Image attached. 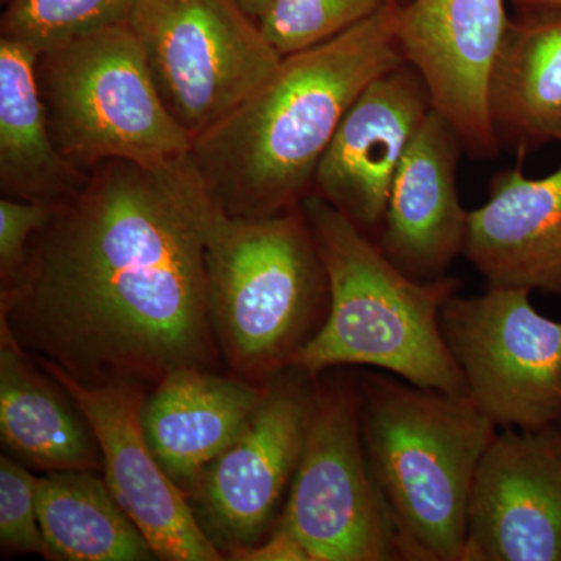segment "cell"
Wrapping results in <instances>:
<instances>
[{
	"instance_id": "28",
	"label": "cell",
	"mask_w": 561,
	"mask_h": 561,
	"mask_svg": "<svg viewBox=\"0 0 561 561\" xmlns=\"http://www.w3.org/2000/svg\"><path fill=\"white\" fill-rule=\"evenodd\" d=\"M239 2H241V5L251 18H254V20L260 22L262 16H264L265 11L271 7L273 0H239Z\"/></svg>"
},
{
	"instance_id": "15",
	"label": "cell",
	"mask_w": 561,
	"mask_h": 561,
	"mask_svg": "<svg viewBox=\"0 0 561 561\" xmlns=\"http://www.w3.org/2000/svg\"><path fill=\"white\" fill-rule=\"evenodd\" d=\"M461 153L453 125L432 110L402 157L376 243L409 278H445L463 254L470 210L457 190Z\"/></svg>"
},
{
	"instance_id": "19",
	"label": "cell",
	"mask_w": 561,
	"mask_h": 561,
	"mask_svg": "<svg viewBox=\"0 0 561 561\" xmlns=\"http://www.w3.org/2000/svg\"><path fill=\"white\" fill-rule=\"evenodd\" d=\"M0 437L10 457L49 474L103 471L90 421L54 376L0 332Z\"/></svg>"
},
{
	"instance_id": "9",
	"label": "cell",
	"mask_w": 561,
	"mask_h": 561,
	"mask_svg": "<svg viewBox=\"0 0 561 561\" xmlns=\"http://www.w3.org/2000/svg\"><path fill=\"white\" fill-rule=\"evenodd\" d=\"M530 294L490 287L482 297L453 295L442 309L443 335L468 394L504 430L561 421V321L541 316Z\"/></svg>"
},
{
	"instance_id": "21",
	"label": "cell",
	"mask_w": 561,
	"mask_h": 561,
	"mask_svg": "<svg viewBox=\"0 0 561 561\" xmlns=\"http://www.w3.org/2000/svg\"><path fill=\"white\" fill-rule=\"evenodd\" d=\"M99 472L36 476V511L47 560L147 561L153 549Z\"/></svg>"
},
{
	"instance_id": "6",
	"label": "cell",
	"mask_w": 561,
	"mask_h": 561,
	"mask_svg": "<svg viewBox=\"0 0 561 561\" xmlns=\"http://www.w3.org/2000/svg\"><path fill=\"white\" fill-rule=\"evenodd\" d=\"M36 79L51 138L81 171L108 161L161 165L191 153L192 138L162 103L128 25L44 51Z\"/></svg>"
},
{
	"instance_id": "26",
	"label": "cell",
	"mask_w": 561,
	"mask_h": 561,
	"mask_svg": "<svg viewBox=\"0 0 561 561\" xmlns=\"http://www.w3.org/2000/svg\"><path fill=\"white\" fill-rule=\"evenodd\" d=\"M232 561H311L308 551L289 531L276 526L275 530L257 545L239 548L228 553Z\"/></svg>"
},
{
	"instance_id": "18",
	"label": "cell",
	"mask_w": 561,
	"mask_h": 561,
	"mask_svg": "<svg viewBox=\"0 0 561 561\" xmlns=\"http://www.w3.org/2000/svg\"><path fill=\"white\" fill-rule=\"evenodd\" d=\"M489 114L501 150L519 161L561 144V11H516L489 83Z\"/></svg>"
},
{
	"instance_id": "13",
	"label": "cell",
	"mask_w": 561,
	"mask_h": 561,
	"mask_svg": "<svg viewBox=\"0 0 561 561\" xmlns=\"http://www.w3.org/2000/svg\"><path fill=\"white\" fill-rule=\"evenodd\" d=\"M36 362L69 391L90 421L111 493L142 531L157 559L225 560L195 518L186 491L169 478L147 445L140 423L146 389L127 383L87 386L43 357Z\"/></svg>"
},
{
	"instance_id": "25",
	"label": "cell",
	"mask_w": 561,
	"mask_h": 561,
	"mask_svg": "<svg viewBox=\"0 0 561 561\" xmlns=\"http://www.w3.org/2000/svg\"><path fill=\"white\" fill-rule=\"evenodd\" d=\"M57 206L3 197L0 201V279L2 287L16 278L27 260L28 247L46 227Z\"/></svg>"
},
{
	"instance_id": "29",
	"label": "cell",
	"mask_w": 561,
	"mask_h": 561,
	"mask_svg": "<svg viewBox=\"0 0 561 561\" xmlns=\"http://www.w3.org/2000/svg\"><path fill=\"white\" fill-rule=\"evenodd\" d=\"M404 2H408V0H393L394 5H401Z\"/></svg>"
},
{
	"instance_id": "27",
	"label": "cell",
	"mask_w": 561,
	"mask_h": 561,
	"mask_svg": "<svg viewBox=\"0 0 561 561\" xmlns=\"http://www.w3.org/2000/svg\"><path fill=\"white\" fill-rule=\"evenodd\" d=\"M516 11H561V0H508Z\"/></svg>"
},
{
	"instance_id": "12",
	"label": "cell",
	"mask_w": 561,
	"mask_h": 561,
	"mask_svg": "<svg viewBox=\"0 0 561 561\" xmlns=\"http://www.w3.org/2000/svg\"><path fill=\"white\" fill-rule=\"evenodd\" d=\"M465 561H561V421L494 435L472 483Z\"/></svg>"
},
{
	"instance_id": "17",
	"label": "cell",
	"mask_w": 561,
	"mask_h": 561,
	"mask_svg": "<svg viewBox=\"0 0 561 561\" xmlns=\"http://www.w3.org/2000/svg\"><path fill=\"white\" fill-rule=\"evenodd\" d=\"M267 382L183 368L151 387L140 423L147 445L180 489L190 491L231 445L264 398Z\"/></svg>"
},
{
	"instance_id": "10",
	"label": "cell",
	"mask_w": 561,
	"mask_h": 561,
	"mask_svg": "<svg viewBox=\"0 0 561 561\" xmlns=\"http://www.w3.org/2000/svg\"><path fill=\"white\" fill-rule=\"evenodd\" d=\"M311 381L294 367L268 379L264 398L239 437L187 494L195 518L225 559L267 537L305 446Z\"/></svg>"
},
{
	"instance_id": "2",
	"label": "cell",
	"mask_w": 561,
	"mask_h": 561,
	"mask_svg": "<svg viewBox=\"0 0 561 561\" xmlns=\"http://www.w3.org/2000/svg\"><path fill=\"white\" fill-rule=\"evenodd\" d=\"M394 7L284 57L261 90L192 139L191 160L210 197L234 217H268L311 194L317 165L346 111L402 65Z\"/></svg>"
},
{
	"instance_id": "8",
	"label": "cell",
	"mask_w": 561,
	"mask_h": 561,
	"mask_svg": "<svg viewBox=\"0 0 561 561\" xmlns=\"http://www.w3.org/2000/svg\"><path fill=\"white\" fill-rule=\"evenodd\" d=\"M276 526L311 561L408 559L365 454L359 391L345 379L313 383L305 446Z\"/></svg>"
},
{
	"instance_id": "11",
	"label": "cell",
	"mask_w": 561,
	"mask_h": 561,
	"mask_svg": "<svg viewBox=\"0 0 561 561\" xmlns=\"http://www.w3.org/2000/svg\"><path fill=\"white\" fill-rule=\"evenodd\" d=\"M505 2L408 0L394 7L402 58L419 70L432 106L474 160H491L501 151L490 122L489 83L511 24Z\"/></svg>"
},
{
	"instance_id": "22",
	"label": "cell",
	"mask_w": 561,
	"mask_h": 561,
	"mask_svg": "<svg viewBox=\"0 0 561 561\" xmlns=\"http://www.w3.org/2000/svg\"><path fill=\"white\" fill-rule=\"evenodd\" d=\"M138 0H9L0 38L33 54L58 49L91 33L128 25Z\"/></svg>"
},
{
	"instance_id": "7",
	"label": "cell",
	"mask_w": 561,
	"mask_h": 561,
	"mask_svg": "<svg viewBox=\"0 0 561 561\" xmlns=\"http://www.w3.org/2000/svg\"><path fill=\"white\" fill-rule=\"evenodd\" d=\"M128 27L162 103L192 139L261 90L283 62L239 0H138Z\"/></svg>"
},
{
	"instance_id": "20",
	"label": "cell",
	"mask_w": 561,
	"mask_h": 561,
	"mask_svg": "<svg viewBox=\"0 0 561 561\" xmlns=\"http://www.w3.org/2000/svg\"><path fill=\"white\" fill-rule=\"evenodd\" d=\"M90 173L58 150L36 79V55L0 38V190L9 198L58 206Z\"/></svg>"
},
{
	"instance_id": "4",
	"label": "cell",
	"mask_w": 561,
	"mask_h": 561,
	"mask_svg": "<svg viewBox=\"0 0 561 561\" xmlns=\"http://www.w3.org/2000/svg\"><path fill=\"white\" fill-rule=\"evenodd\" d=\"M362 440L409 560L465 561L476 472L496 435L470 394L365 373Z\"/></svg>"
},
{
	"instance_id": "3",
	"label": "cell",
	"mask_w": 561,
	"mask_h": 561,
	"mask_svg": "<svg viewBox=\"0 0 561 561\" xmlns=\"http://www.w3.org/2000/svg\"><path fill=\"white\" fill-rule=\"evenodd\" d=\"M300 206L327 271L330 300L323 323L289 367L312 379L331 368H379L421 389L468 394L440 323L459 279L409 278L330 203L309 194Z\"/></svg>"
},
{
	"instance_id": "16",
	"label": "cell",
	"mask_w": 561,
	"mask_h": 561,
	"mask_svg": "<svg viewBox=\"0 0 561 561\" xmlns=\"http://www.w3.org/2000/svg\"><path fill=\"white\" fill-rule=\"evenodd\" d=\"M463 254L490 287L561 297V165L541 179L522 164L497 172L489 202L468 213Z\"/></svg>"
},
{
	"instance_id": "5",
	"label": "cell",
	"mask_w": 561,
	"mask_h": 561,
	"mask_svg": "<svg viewBox=\"0 0 561 561\" xmlns=\"http://www.w3.org/2000/svg\"><path fill=\"white\" fill-rule=\"evenodd\" d=\"M205 265L210 327L221 356L239 378L268 382L289 367L330 300L301 206L268 217H234L216 203Z\"/></svg>"
},
{
	"instance_id": "14",
	"label": "cell",
	"mask_w": 561,
	"mask_h": 561,
	"mask_svg": "<svg viewBox=\"0 0 561 561\" xmlns=\"http://www.w3.org/2000/svg\"><path fill=\"white\" fill-rule=\"evenodd\" d=\"M432 110L426 81L409 62L373 80L321 157L311 194L378 238L402 157Z\"/></svg>"
},
{
	"instance_id": "1",
	"label": "cell",
	"mask_w": 561,
	"mask_h": 561,
	"mask_svg": "<svg viewBox=\"0 0 561 561\" xmlns=\"http://www.w3.org/2000/svg\"><path fill=\"white\" fill-rule=\"evenodd\" d=\"M216 201L190 154L108 161L55 208L0 297V331L87 386L154 387L220 356L206 295Z\"/></svg>"
},
{
	"instance_id": "24",
	"label": "cell",
	"mask_w": 561,
	"mask_h": 561,
	"mask_svg": "<svg viewBox=\"0 0 561 561\" xmlns=\"http://www.w3.org/2000/svg\"><path fill=\"white\" fill-rule=\"evenodd\" d=\"M36 476L21 461L0 457V545L3 552L47 559L36 511Z\"/></svg>"
},
{
	"instance_id": "23",
	"label": "cell",
	"mask_w": 561,
	"mask_h": 561,
	"mask_svg": "<svg viewBox=\"0 0 561 561\" xmlns=\"http://www.w3.org/2000/svg\"><path fill=\"white\" fill-rule=\"evenodd\" d=\"M389 5L393 0H273L260 25L284 58L335 38Z\"/></svg>"
}]
</instances>
